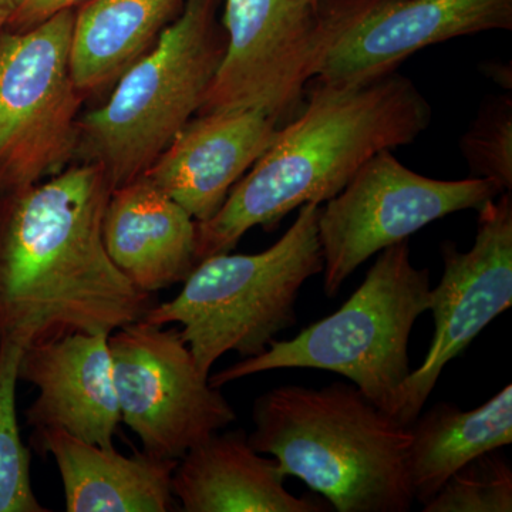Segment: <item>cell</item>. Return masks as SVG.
Returning <instances> with one entry per match:
<instances>
[{"mask_svg":"<svg viewBox=\"0 0 512 512\" xmlns=\"http://www.w3.org/2000/svg\"><path fill=\"white\" fill-rule=\"evenodd\" d=\"M313 80L301 114L279 128L220 211L197 222V264L231 252L249 229H272L302 205L325 204L375 154L414 143L430 126L429 101L396 70L357 83Z\"/></svg>","mask_w":512,"mask_h":512,"instance_id":"2","label":"cell"},{"mask_svg":"<svg viewBox=\"0 0 512 512\" xmlns=\"http://www.w3.org/2000/svg\"><path fill=\"white\" fill-rule=\"evenodd\" d=\"M32 443L55 458L69 512L178 511L171 488L178 460L146 451L123 456L59 429L33 431Z\"/></svg>","mask_w":512,"mask_h":512,"instance_id":"17","label":"cell"},{"mask_svg":"<svg viewBox=\"0 0 512 512\" xmlns=\"http://www.w3.org/2000/svg\"><path fill=\"white\" fill-rule=\"evenodd\" d=\"M430 298V271L412 264L407 239L379 252L365 281L339 311L295 338L272 340L261 355L244 357L208 380L221 389L271 370H326L345 376L396 419L412 373L410 335L416 320L430 311Z\"/></svg>","mask_w":512,"mask_h":512,"instance_id":"4","label":"cell"},{"mask_svg":"<svg viewBox=\"0 0 512 512\" xmlns=\"http://www.w3.org/2000/svg\"><path fill=\"white\" fill-rule=\"evenodd\" d=\"M103 167L80 163L0 195V340L23 349L73 333H113L144 319L156 293L111 262Z\"/></svg>","mask_w":512,"mask_h":512,"instance_id":"1","label":"cell"},{"mask_svg":"<svg viewBox=\"0 0 512 512\" xmlns=\"http://www.w3.org/2000/svg\"><path fill=\"white\" fill-rule=\"evenodd\" d=\"M407 474L414 501L424 505L473 458L512 441V386L474 410L437 403L409 426Z\"/></svg>","mask_w":512,"mask_h":512,"instance_id":"19","label":"cell"},{"mask_svg":"<svg viewBox=\"0 0 512 512\" xmlns=\"http://www.w3.org/2000/svg\"><path fill=\"white\" fill-rule=\"evenodd\" d=\"M360 0H225L227 46L198 114L261 110L281 123L301 103Z\"/></svg>","mask_w":512,"mask_h":512,"instance_id":"7","label":"cell"},{"mask_svg":"<svg viewBox=\"0 0 512 512\" xmlns=\"http://www.w3.org/2000/svg\"><path fill=\"white\" fill-rule=\"evenodd\" d=\"M23 348L0 340V512H47L30 480V453L20 437L16 387Z\"/></svg>","mask_w":512,"mask_h":512,"instance_id":"20","label":"cell"},{"mask_svg":"<svg viewBox=\"0 0 512 512\" xmlns=\"http://www.w3.org/2000/svg\"><path fill=\"white\" fill-rule=\"evenodd\" d=\"M109 346L121 421L151 456L180 460L237 420L198 369L180 328L137 320L110 333Z\"/></svg>","mask_w":512,"mask_h":512,"instance_id":"10","label":"cell"},{"mask_svg":"<svg viewBox=\"0 0 512 512\" xmlns=\"http://www.w3.org/2000/svg\"><path fill=\"white\" fill-rule=\"evenodd\" d=\"M249 444L338 512H407L409 426L353 383L281 386L252 407Z\"/></svg>","mask_w":512,"mask_h":512,"instance_id":"3","label":"cell"},{"mask_svg":"<svg viewBox=\"0 0 512 512\" xmlns=\"http://www.w3.org/2000/svg\"><path fill=\"white\" fill-rule=\"evenodd\" d=\"M320 205L305 204L271 248L259 254L202 259L171 301L144 316L154 325H180L202 375L225 353L261 355L276 335L296 323L302 286L323 269L318 237Z\"/></svg>","mask_w":512,"mask_h":512,"instance_id":"6","label":"cell"},{"mask_svg":"<svg viewBox=\"0 0 512 512\" xmlns=\"http://www.w3.org/2000/svg\"><path fill=\"white\" fill-rule=\"evenodd\" d=\"M424 512H511L512 470L500 450L481 454L456 471Z\"/></svg>","mask_w":512,"mask_h":512,"instance_id":"21","label":"cell"},{"mask_svg":"<svg viewBox=\"0 0 512 512\" xmlns=\"http://www.w3.org/2000/svg\"><path fill=\"white\" fill-rule=\"evenodd\" d=\"M19 380L39 390L26 410L33 431L59 429L114 447L121 413L107 333H73L23 349Z\"/></svg>","mask_w":512,"mask_h":512,"instance_id":"14","label":"cell"},{"mask_svg":"<svg viewBox=\"0 0 512 512\" xmlns=\"http://www.w3.org/2000/svg\"><path fill=\"white\" fill-rule=\"evenodd\" d=\"M10 13H12V0H0V33L8 26Z\"/></svg>","mask_w":512,"mask_h":512,"instance_id":"24","label":"cell"},{"mask_svg":"<svg viewBox=\"0 0 512 512\" xmlns=\"http://www.w3.org/2000/svg\"><path fill=\"white\" fill-rule=\"evenodd\" d=\"M76 9L0 33V195L59 174L76 158L84 97L70 69Z\"/></svg>","mask_w":512,"mask_h":512,"instance_id":"8","label":"cell"},{"mask_svg":"<svg viewBox=\"0 0 512 512\" xmlns=\"http://www.w3.org/2000/svg\"><path fill=\"white\" fill-rule=\"evenodd\" d=\"M215 9L217 0H185L106 103L80 117L76 157L101 165L113 188L146 173L200 111L227 46Z\"/></svg>","mask_w":512,"mask_h":512,"instance_id":"5","label":"cell"},{"mask_svg":"<svg viewBox=\"0 0 512 512\" xmlns=\"http://www.w3.org/2000/svg\"><path fill=\"white\" fill-rule=\"evenodd\" d=\"M279 128V121L261 110L198 114L140 178L173 198L195 221H208L272 146Z\"/></svg>","mask_w":512,"mask_h":512,"instance_id":"13","label":"cell"},{"mask_svg":"<svg viewBox=\"0 0 512 512\" xmlns=\"http://www.w3.org/2000/svg\"><path fill=\"white\" fill-rule=\"evenodd\" d=\"M275 458L258 453L242 430L214 433L178 460L171 481L185 512H323L285 488Z\"/></svg>","mask_w":512,"mask_h":512,"instance_id":"16","label":"cell"},{"mask_svg":"<svg viewBox=\"0 0 512 512\" xmlns=\"http://www.w3.org/2000/svg\"><path fill=\"white\" fill-rule=\"evenodd\" d=\"M89 0H12L8 32H25L67 9H77Z\"/></svg>","mask_w":512,"mask_h":512,"instance_id":"23","label":"cell"},{"mask_svg":"<svg viewBox=\"0 0 512 512\" xmlns=\"http://www.w3.org/2000/svg\"><path fill=\"white\" fill-rule=\"evenodd\" d=\"M512 28V0H362L316 79L363 82L394 72L426 47Z\"/></svg>","mask_w":512,"mask_h":512,"instance_id":"12","label":"cell"},{"mask_svg":"<svg viewBox=\"0 0 512 512\" xmlns=\"http://www.w3.org/2000/svg\"><path fill=\"white\" fill-rule=\"evenodd\" d=\"M185 0H89L76 9L70 69L84 99L103 92L150 52Z\"/></svg>","mask_w":512,"mask_h":512,"instance_id":"18","label":"cell"},{"mask_svg":"<svg viewBox=\"0 0 512 512\" xmlns=\"http://www.w3.org/2000/svg\"><path fill=\"white\" fill-rule=\"evenodd\" d=\"M471 177L493 181L503 192L512 188V100L498 97L481 109L460 141Z\"/></svg>","mask_w":512,"mask_h":512,"instance_id":"22","label":"cell"},{"mask_svg":"<svg viewBox=\"0 0 512 512\" xmlns=\"http://www.w3.org/2000/svg\"><path fill=\"white\" fill-rule=\"evenodd\" d=\"M393 150L367 160L320 208L323 291L333 298L346 279L383 249L407 241L454 212L480 210L503 191L490 180L444 181L404 167Z\"/></svg>","mask_w":512,"mask_h":512,"instance_id":"9","label":"cell"},{"mask_svg":"<svg viewBox=\"0 0 512 512\" xmlns=\"http://www.w3.org/2000/svg\"><path fill=\"white\" fill-rule=\"evenodd\" d=\"M103 241L111 262L143 292L180 284L197 265V221L144 178L111 191Z\"/></svg>","mask_w":512,"mask_h":512,"instance_id":"15","label":"cell"},{"mask_svg":"<svg viewBox=\"0 0 512 512\" xmlns=\"http://www.w3.org/2000/svg\"><path fill=\"white\" fill-rule=\"evenodd\" d=\"M473 248H441L444 274L431 288L434 335L423 363L404 383L396 419L410 426L423 410L444 367L512 305V198L503 192L478 210Z\"/></svg>","mask_w":512,"mask_h":512,"instance_id":"11","label":"cell"}]
</instances>
